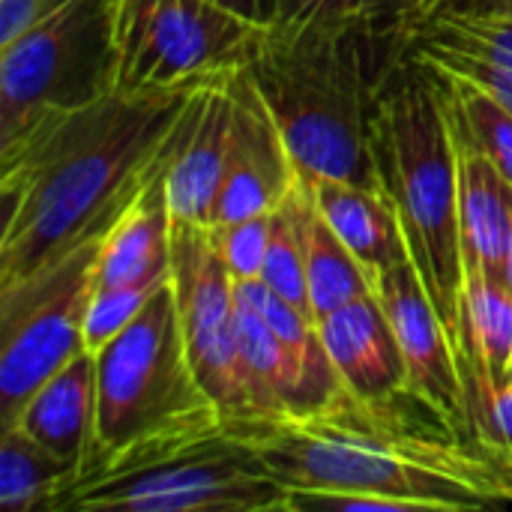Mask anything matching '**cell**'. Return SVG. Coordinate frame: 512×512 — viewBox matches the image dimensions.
<instances>
[{
    "label": "cell",
    "mask_w": 512,
    "mask_h": 512,
    "mask_svg": "<svg viewBox=\"0 0 512 512\" xmlns=\"http://www.w3.org/2000/svg\"><path fill=\"white\" fill-rule=\"evenodd\" d=\"M198 90H108L0 147V285L102 234L174 156Z\"/></svg>",
    "instance_id": "cell-1"
},
{
    "label": "cell",
    "mask_w": 512,
    "mask_h": 512,
    "mask_svg": "<svg viewBox=\"0 0 512 512\" xmlns=\"http://www.w3.org/2000/svg\"><path fill=\"white\" fill-rule=\"evenodd\" d=\"M288 492H363L402 510L465 512L512 504V480L417 396L372 402L348 390L309 411L225 420Z\"/></svg>",
    "instance_id": "cell-2"
},
{
    "label": "cell",
    "mask_w": 512,
    "mask_h": 512,
    "mask_svg": "<svg viewBox=\"0 0 512 512\" xmlns=\"http://www.w3.org/2000/svg\"><path fill=\"white\" fill-rule=\"evenodd\" d=\"M402 48V39L378 36L357 15L264 27L249 69L303 180L381 189L372 117L378 90Z\"/></svg>",
    "instance_id": "cell-3"
},
{
    "label": "cell",
    "mask_w": 512,
    "mask_h": 512,
    "mask_svg": "<svg viewBox=\"0 0 512 512\" xmlns=\"http://www.w3.org/2000/svg\"><path fill=\"white\" fill-rule=\"evenodd\" d=\"M372 156L411 261L453 336L465 288L456 126L441 78L405 48L375 99Z\"/></svg>",
    "instance_id": "cell-4"
},
{
    "label": "cell",
    "mask_w": 512,
    "mask_h": 512,
    "mask_svg": "<svg viewBox=\"0 0 512 512\" xmlns=\"http://www.w3.org/2000/svg\"><path fill=\"white\" fill-rule=\"evenodd\" d=\"M222 426L219 405L192 369L168 279L132 324L96 351V450L78 480L126 471Z\"/></svg>",
    "instance_id": "cell-5"
},
{
    "label": "cell",
    "mask_w": 512,
    "mask_h": 512,
    "mask_svg": "<svg viewBox=\"0 0 512 512\" xmlns=\"http://www.w3.org/2000/svg\"><path fill=\"white\" fill-rule=\"evenodd\" d=\"M48 512H294L291 492L225 426L63 489Z\"/></svg>",
    "instance_id": "cell-6"
},
{
    "label": "cell",
    "mask_w": 512,
    "mask_h": 512,
    "mask_svg": "<svg viewBox=\"0 0 512 512\" xmlns=\"http://www.w3.org/2000/svg\"><path fill=\"white\" fill-rule=\"evenodd\" d=\"M114 21L117 0H69L0 45V147L54 111L117 90Z\"/></svg>",
    "instance_id": "cell-7"
},
{
    "label": "cell",
    "mask_w": 512,
    "mask_h": 512,
    "mask_svg": "<svg viewBox=\"0 0 512 512\" xmlns=\"http://www.w3.org/2000/svg\"><path fill=\"white\" fill-rule=\"evenodd\" d=\"M264 24L216 0H117V90L228 81L252 63Z\"/></svg>",
    "instance_id": "cell-8"
},
{
    "label": "cell",
    "mask_w": 512,
    "mask_h": 512,
    "mask_svg": "<svg viewBox=\"0 0 512 512\" xmlns=\"http://www.w3.org/2000/svg\"><path fill=\"white\" fill-rule=\"evenodd\" d=\"M102 234L0 285V426H12L27 399L87 348L84 318Z\"/></svg>",
    "instance_id": "cell-9"
},
{
    "label": "cell",
    "mask_w": 512,
    "mask_h": 512,
    "mask_svg": "<svg viewBox=\"0 0 512 512\" xmlns=\"http://www.w3.org/2000/svg\"><path fill=\"white\" fill-rule=\"evenodd\" d=\"M171 288L192 369L225 420L249 417V390L237 348L234 276L210 228L174 225Z\"/></svg>",
    "instance_id": "cell-10"
},
{
    "label": "cell",
    "mask_w": 512,
    "mask_h": 512,
    "mask_svg": "<svg viewBox=\"0 0 512 512\" xmlns=\"http://www.w3.org/2000/svg\"><path fill=\"white\" fill-rule=\"evenodd\" d=\"M231 129L213 225L273 213L297 186V165L249 66L228 78Z\"/></svg>",
    "instance_id": "cell-11"
},
{
    "label": "cell",
    "mask_w": 512,
    "mask_h": 512,
    "mask_svg": "<svg viewBox=\"0 0 512 512\" xmlns=\"http://www.w3.org/2000/svg\"><path fill=\"white\" fill-rule=\"evenodd\" d=\"M375 297L399 342L408 369V393L432 408L459 435L471 438L456 345L414 261L390 267L375 282Z\"/></svg>",
    "instance_id": "cell-12"
},
{
    "label": "cell",
    "mask_w": 512,
    "mask_h": 512,
    "mask_svg": "<svg viewBox=\"0 0 512 512\" xmlns=\"http://www.w3.org/2000/svg\"><path fill=\"white\" fill-rule=\"evenodd\" d=\"M405 51L423 66L468 81L512 111V21L441 12L405 30Z\"/></svg>",
    "instance_id": "cell-13"
},
{
    "label": "cell",
    "mask_w": 512,
    "mask_h": 512,
    "mask_svg": "<svg viewBox=\"0 0 512 512\" xmlns=\"http://www.w3.org/2000/svg\"><path fill=\"white\" fill-rule=\"evenodd\" d=\"M231 129L228 81H216L198 90L186 129L165 168V192L174 225L210 228L216 198L222 189L225 156Z\"/></svg>",
    "instance_id": "cell-14"
},
{
    "label": "cell",
    "mask_w": 512,
    "mask_h": 512,
    "mask_svg": "<svg viewBox=\"0 0 512 512\" xmlns=\"http://www.w3.org/2000/svg\"><path fill=\"white\" fill-rule=\"evenodd\" d=\"M453 126L459 150V231L465 276L483 273L489 282L510 288L507 267L512 246V183L462 129L456 114Z\"/></svg>",
    "instance_id": "cell-15"
},
{
    "label": "cell",
    "mask_w": 512,
    "mask_h": 512,
    "mask_svg": "<svg viewBox=\"0 0 512 512\" xmlns=\"http://www.w3.org/2000/svg\"><path fill=\"white\" fill-rule=\"evenodd\" d=\"M318 333L348 393L372 402L408 393V369L375 294L324 315Z\"/></svg>",
    "instance_id": "cell-16"
},
{
    "label": "cell",
    "mask_w": 512,
    "mask_h": 512,
    "mask_svg": "<svg viewBox=\"0 0 512 512\" xmlns=\"http://www.w3.org/2000/svg\"><path fill=\"white\" fill-rule=\"evenodd\" d=\"M15 423L60 456L72 468L75 483L90 468L96 450V354L84 348L57 369L27 399Z\"/></svg>",
    "instance_id": "cell-17"
},
{
    "label": "cell",
    "mask_w": 512,
    "mask_h": 512,
    "mask_svg": "<svg viewBox=\"0 0 512 512\" xmlns=\"http://www.w3.org/2000/svg\"><path fill=\"white\" fill-rule=\"evenodd\" d=\"M171 162V159H168ZM117 213L99 243L96 285H135L171 279L174 219L165 192V168Z\"/></svg>",
    "instance_id": "cell-18"
},
{
    "label": "cell",
    "mask_w": 512,
    "mask_h": 512,
    "mask_svg": "<svg viewBox=\"0 0 512 512\" xmlns=\"http://www.w3.org/2000/svg\"><path fill=\"white\" fill-rule=\"evenodd\" d=\"M306 183L312 189L321 216L351 249V255L363 264L372 285L390 267L411 261L399 213L384 189L345 183V180H306Z\"/></svg>",
    "instance_id": "cell-19"
},
{
    "label": "cell",
    "mask_w": 512,
    "mask_h": 512,
    "mask_svg": "<svg viewBox=\"0 0 512 512\" xmlns=\"http://www.w3.org/2000/svg\"><path fill=\"white\" fill-rule=\"evenodd\" d=\"M462 375L489 384L512 381V291L489 282L483 273L465 276L459 324L453 333Z\"/></svg>",
    "instance_id": "cell-20"
},
{
    "label": "cell",
    "mask_w": 512,
    "mask_h": 512,
    "mask_svg": "<svg viewBox=\"0 0 512 512\" xmlns=\"http://www.w3.org/2000/svg\"><path fill=\"white\" fill-rule=\"evenodd\" d=\"M300 237H303L306 285H309L315 321L360 297L375 294L369 273L339 240V234L327 225L303 177H300Z\"/></svg>",
    "instance_id": "cell-21"
},
{
    "label": "cell",
    "mask_w": 512,
    "mask_h": 512,
    "mask_svg": "<svg viewBox=\"0 0 512 512\" xmlns=\"http://www.w3.org/2000/svg\"><path fill=\"white\" fill-rule=\"evenodd\" d=\"M72 483V468L42 447L24 426H0V507L6 512L48 510Z\"/></svg>",
    "instance_id": "cell-22"
},
{
    "label": "cell",
    "mask_w": 512,
    "mask_h": 512,
    "mask_svg": "<svg viewBox=\"0 0 512 512\" xmlns=\"http://www.w3.org/2000/svg\"><path fill=\"white\" fill-rule=\"evenodd\" d=\"M261 282L270 285L279 297H285L291 306H297L303 315H309L315 321L309 285H306L303 237H300V177H297V186L291 189V195L273 213V234H270Z\"/></svg>",
    "instance_id": "cell-23"
},
{
    "label": "cell",
    "mask_w": 512,
    "mask_h": 512,
    "mask_svg": "<svg viewBox=\"0 0 512 512\" xmlns=\"http://www.w3.org/2000/svg\"><path fill=\"white\" fill-rule=\"evenodd\" d=\"M435 72V69H432ZM450 96L453 114L462 129L477 141V147L495 162V168L512 183V111L480 87L435 72Z\"/></svg>",
    "instance_id": "cell-24"
},
{
    "label": "cell",
    "mask_w": 512,
    "mask_h": 512,
    "mask_svg": "<svg viewBox=\"0 0 512 512\" xmlns=\"http://www.w3.org/2000/svg\"><path fill=\"white\" fill-rule=\"evenodd\" d=\"M462 387L471 441L492 459L504 456L512 450V381L489 384L486 378L462 375Z\"/></svg>",
    "instance_id": "cell-25"
},
{
    "label": "cell",
    "mask_w": 512,
    "mask_h": 512,
    "mask_svg": "<svg viewBox=\"0 0 512 512\" xmlns=\"http://www.w3.org/2000/svg\"><path fill=\"white\" fill-rule=\"evenodd\" d=\"M162 282H135V285H93L87 318H84V345L96 354L105 348L132 318L147 306V300L165 285Z\"/></svg>",
    "instance_id": "cell-26"
},
{
    "label": "cell",
    "mask_w": 512,
    "mask_h": 512,
    "mask_svg": "<svg viewBox=\"0 0 512 512\" xmlns=\"http://www.w3.org/2000/svg\"><path fill=\"white\" fill-rule=\"evenodd\" d=\"M273 213L249 216V219L228 222V225H210L213 243H216L222 261L228 264L234 282L261 279L270 234H273Z\"/></svg>",
    "instance_id": "cell-27"
},
{
    "label": "cell",
    "mask_w": 512,
    "mask_h": 512,
    "mask_svg": "<svg viewBox=\"0 0 512 512\" xmlns=\"http://www.w3.org/2000/svg\"><path fill=\"white\" fill-rule=\"evenodd\" d=\"M348 6L378 36H384V39H402L405 36V27L411 24L414 12L420 6V0H348Z\"/></svg>",
    "instance_id": "cell-28"
},
{
    "label": "cell",
    "mask_w": 512,
    "mask_h": 512,
    "mask_svg": "<svg viewBox=\"0 0 512 512\" xmlns=\"http://www.w3.org/2000/svg\"><path fill=\"white\" fill-rule=\"evenodd\" d=\"M267 9V24L276 27H294L330 15H354L348 0H267Z\"/></svg>",
    "instance_id": "cell-29"
},
{
    "label": "cell",
    "mask_w": 512,
    "mask_h": 512,
    "mask_svg": "<svg viewBox=\"0 0 512 512\" xmlns=\"http://www.w3.org/2000/svg\"><path fill=\"white\" fill-rule=\"evenodd\" d=\"M69 0H0V45L12 42Z\"/></svg>",
    "instance_id": "cell-30"
},
{
    "label": "cell",
    "mask_w": 512,
    "mask_h": 512,
    "mask_svg": "<svg viewBox=\"0 0 512 512\" xmlns=\"http://www.w3.org/2000/svg\"><path fill=\"white\" fill-rule=\"evenodd\" d=\"M441 12H474V15H501L512 21V0H420L414 21L420 18H429V15H441ZM408 24V27H411ZM405 27V30H408Z\"/></svg>",
    "instance_id": "cell-31"
},
{
    "label": "cell",
    "mask_w": 512,
    "mask_h": 512,
    "mask_svg": "<svg viewBox=\"0 0 512 512\" xmlns=\"http://www.w3.org/2000/svg\"><path fill=\"white\" fill-rule=\"evenodd\" d=\"M495 462H498V465L504 468V474H507V477H510V480H512V450H507L504 456H498Z\"/></svg>",
    "instance_id": "cell-32"
},
{
    "label": "cell",
    "mask_w": 512,
    "mask_h": 512,
    "mask_svg": "<svg viewBox=\"0 0 512 512\" xmlns=\"http://www.w3.org/2000/svg\"><path fill=\"white\" fill-rule=\"evenodd\" d=\"M507 285H510V291H512V246H510V267H507Z\"/></svg>",
    "instance_id": "cell-33"
}]
</instances>
